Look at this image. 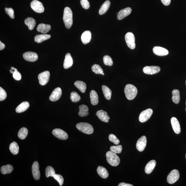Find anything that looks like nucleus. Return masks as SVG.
Returning <instances> with one entry per match:
<instances>
[{"instance_id":"obj_30","label":"nucleus","mask_w":186,"mask_h":186,"mask_svg":"<svg viewBox=\"0 0 186 186\" xmlns=\"http://www.w3.org/2000/svg\"><path fill=\"white\" fill-rule=\"evenodd\" d=\"M24 23L28 26V28L30 30L34 29L36 26V21L34 19L31 17H28L24 20Z\"/></svg>"},{"instance_id":"obj_14","label":"nucleus","mask_w":186,"mask_h":186,"mask_svg":"<svg viewBox=\"0 0 186 186\" xmlns=\"http://www.w3.org/2000/svg\"><path fill=\"white\" fill-rule=\"evenodd\" d=\"M32 173L34 179L36 180H39L40 178V172L39 170V166L38 162L35 161L32 166Z\"/></svg>"},{"instance_id":"obj_19","label":"nucleus","mask_w":186,"mask_h":186,"mask_svg":"<svg viewBox=\"0 0 186 186\" xmlns=\"http://www.w3.org/2000/svg\"><path fill=\"white\" fill-rule=\"evenodd\" d=\"M171 123L173 129L176 134H179L181 132V127L178 119L175 117H172L171 119Z\"/></svg>"},{"instance_id":"obj_55","label":"nucleus","mask_w":186,"mask_h":186,"mask_svg":"<svg viewBox=\"0 0 186 186\" xmlns=\"http://www.w3.org/2000/svg\"><path fill=\"white\" fill-rule=\"evenodd\" d=\"M185 157H186V155H185Z\"/></svg>"},{"instance_id":"obj_31","label":"nucleus","mask_w":186,"mask_h":186,"mask_svg":"<svg viewBox=\"0 0 186 186\" xmlns=\"http://www.w3.org/2000/svg\"><path fill=\"white\" fill-rule=\"evenodd\" d=\"M74 85L81 92L84 93L86 92L87 88L86 84L83 81H77L75 83Z\"/></svg>"},{"instance_id":"obj_44","label":"nucleus","mask_w":186,"mask_h":186,"mask_svg":"<svg viewBox=\"0 0 186 186\" xmlns=\"http://www.w3.org/2000/svg\"><path fill=\"white\" fill-rule=\"evenodd\" d=\"M5 11L6 14L9 15L11 18L14 19L15 18L14 11L12 8H5Z\"/></svg>"},{"instance_id":"obj_12","label":"nucleus","mask_w":186,"mask_h":186,"mask_svg":"<svg viewBox=\"0 0 186 186\" xmlns=\"http://www.w3.org/2000/svg\"><path fill=\"white\" fill-rule=\"evenodd\" d=\"M62 95V90L59 87H57L53 90L49 96V99L51 101H56L59 100Z\"/></svg>"},{"instance_id":"obj_1","label":"nucleus","mask_w":186,"mask_h":186,"mask_svg":"<svg viewBox=\"0 0 186 186\" xmlns=\"http://www.w3.org/2000/svg\"><path fill=\"white\" fill-rule=\"evenodd\" d=\"M73 12L69 7H66L64 10L63 20L67 29L71 28L73 24Z\"/></svg>"},{"instance_id":"obj_34","label":"nucleus","mask_w":186,"mask_h":186,"mask_svg":"<svg viewBox=\"0 0 186 186\" xmlns=\"http://www.w3.org/2000/svg\"><path fill=\"white\" fill-rule=\"evenodd\" d=\"M14 170V168L11 165L8 164L1 167V173L3 174L10 173Z\"/></svg>"},{"instance_id":"obj_33","label":"nucleus","mask_w":186,"mask_h":186,"mask_svg":"<svg viewBox=\"0 0 186 186\" xmlns=\"http://www.w3.org/2000/svg\"><path fill=\"white\" fill-rule=\"evenodd\" d=\"M172 100L173 102L176 104H178L180 101V94L179 90H174L172 92Z\"/></svg>"},{"instance_id":"obj_18","label":"nucleus","mask_w":186,"mask_h":186,"mask_svg":"<svg viewBox=\"0 0 186 186\" xmlns=\"http://www.w3.org/2000/svg\"><path fill=\"white\" fill-rule=\"evenodd\" d=\"M96 115L102 122L106 123L109 122L110 117L108 115L107 112L103 110H100L97 112Z\"/></svg>"},{"instance_id":"obj_4","label":"nucleus","mask_w":186,"mask_h":186,"mask_svg":"<svg viewBox=\"0 0 186 186\" xmlns=\"http://www.w3.org/2000/svg\"><path fill=\"white\" fill-rule=\"evenodd\" d=\"M78 129L83 133L90 134L94 132V128L92 125L88 123L80 122L76 125Z\"/></svg>"},{"instance_id":"obj_39","label":"nucleus","mask_w":186,"mask_h":186,"mask_svg":"<svg viewBox=\"0 0 186 186\" xmlns=\"http://www.w3.org/2000/svg\"><path fill=\"white\" fill-rule=\"evenodd\" d=\"M70 98L71 101L74 102H78L81 99L80 96L77 92H71Z\"/></svg>"},{"instance_id":"obj_52","label":"nucleus","mask_w":186,"mask_h":186,"mask_svg":"<svg viewBox=\"0 0 186 186\" xmlns=\"http://www.w3.org/2000/svg\"><path fill=\"white\" fill-rule=\"evenodd\" d=\"M15 68L14 67H11V69H13V70H14L15 69Z\"/></svg>"},{"instance_id":"obj_3","label":"nucleus","mask_w":186,"mask_h":186,"mask_svg":"<svg viewBox=\"0 0 186 186\" xmlns=\"http://www.w3.org/2000/svg\"><path fill=\"white\" fill-rule=\"evenodd\" d=\"M106 156L108 162L111 166H115L119 164L120 159L116 154L109 151L106 153Z\"/></svg>"},{"instance_id":"obj_56","label":"nucleus","mask_w":186,"mask_h":186,"mask_svg":"<svg viewBox=\"0 0 186 186\" xmlns=\"http://www.w3.org/2000/svg\"><path fill=\"white\" fill-rule=\"evenodd\" d=\"M185 83H186V80L185 81Z\"/></svg>"},{"instance_id":"obj_20","label":"nucleus","mask_w":186,"mask_h":186,"mask_svg":"<svg viewBox=\"0 0 186 186\" xmlns=\"http://www.w3.org/2000/svg\"><path fill=\"white\" fill-rule=\"evenodd\" d=\"M73 64V58L69 53L66 55L64 63V69H67L71 67Z\"/></svg>"},{"instance_id":"obj_23","label":"nucleus","mask_w":186,"mask_h":186,"mask_svg":"<svg viewBox=\"0 0 186 186\" xmlns=\"http://www.w3.org/2000/svg\"><path fill=\"white\" fill-rule=\"evenodd\" d=\"M156 165V162L155 160H152L148 163L145 167V172L146 174H149L152 172Z\"/></svg>"},{"instance_id":"obj_36","label":"nucleus","mask_w":186,"mask_h":186,"mask_svg":"<svg viewBox=\"0 0 186 186\" xmlns=\"http://www.w3.org/2000/svg\"><path fill=\"white\" fill-rule=\"evenodd\" d=\"M27 129L24 127L22 128L19 131L18 136L21 139H24L27 136L28 134Z\"/></svg>"},{"instance_id":"obj_50","label":"nucleus","mask_w":186,"mask_h":186,"mask_svg":"<svg viewBox=\"0 0 186 186\" xmlns=\"http://www.w3.org/2000/svg\"><path fill=\"white\" fill-rule=\"evenodd\" d=\"M5 48V45L3 44V43L0 41V50H3Z\"/></svg>"},{"instance_id":"obj_48","label":"nucleus","mask_w":186,"mask_h":186,"mask_svg":"<svg viewBox=\"0 0 186 186\" xmlns=\"http://www.w3.org/2000/svg\"><path fill=\"white\" fill-rule=\"evenodd\" d=\"M161 1L164 5L168 6L169 5L171 0H161Z\"/></svg>"},{"instance_id":"obj_25","label":"nucleus","mask_w":186,"mask_h":186,"mask_svg":"<svg viewBox=\"0 0 186 186\" xmlns=\"http://www.w3.org/2000/svg\"><path fill=\"white\" fill-rule=\"evenodd\" d=\"M97 172L100 177L103 179H106L109 176V173L107 170L103 166H98L97 169Z\"/></svg>"},{"instance_id":"obj_26","label":"nucleus","mask_w":186,"mask_h":186,"mask_svg":"<svg viewBox=\"0 0 186 186\" xmlns=\"http://www.w3.org/2000/svg\"><path fill=\"white\" fill-rule=\"evenodd\" d=\"M51 36L49 34H43L38 35L35 36V41L38 43H41L42 42L50 38Z\"/></svg>"},{"instance_id":"obj_46","label":"nucleus","mask_w":186,"mask_h":186,"mask_svg":"<svg viewBox=\"0 0 186 186\" xmlns=\"http://www.w3.org/2000/svg\"><path fill=\"white\" fill-rule=\"evenodd\" d=\"M80 3L83 8L87 9L90 8V4L88 0H80Z\"/></svg>"},{"instance_id":"obj_51","label":"nucleus","mask_w":186,"mask_h":186,"mask_svg":"<svg viewBox=\"0 0 186 186\" xmlns=\"http://www.w3.org/2000/svg\"><path fill=\"white\" fill-rule=\"evenodd\" d=\"M15 70H13L12 69H11L10 70V73H11L13 74V73H14V72L15 71Z\"/></svg>"},{"instance_id":"obj_53","label":"nucleus","mask_w":186,"mask_h":186,"mask_svg":"<svg viewBox=\"0 0 186 186\" xmlns=\"http://www.w3.org/2000/svg\"><path fill=\"white\" fill-rule=\"evenodd\" d=\"M102 75H104V73H103L102 74Z\"/></svg>"},{"instance_id":"obj_43","label":"nucleus","mask_w":186,"mask_h":186,"mask_svg":"<svg viewBox=\"0 0 186 186\" xmlns=\"http://www.w3.org/2000/svg\"><path fill=\"white\" fill-rule=\"evenodd\" d=\"M53 178L58 181L60 186H62L63 185L64 179L63 177H62V176L59 175V174H55L53 176Z\"/></svg>"},{"instance_id":"obj_27","label":"nucleus","mask_w":186,"mask_h":186,"mask_svg":"<svg viewBox=\"0 0 186 186\" xmlns=\"http://www.w3.org/2000/svg\"><path fill=\"white\" fill-rule=\"evenodd\" d=\"M91 103L93 105H97L99 102V97L97 93L95 91H91L90 94Z\"/></svg>"},{"instance_id":"obj_32","label":"nucleus","mask_w":186,"mask_h":186,"mask_svg":"<svg viewBox=\"0 0 186 186\" xmlns=\"http://www.w3.org/2000/svg\"><path fill=\"white\" fill-rule=\"evenodd\" d=\"M102 89L106 99L108 100L110 99L112 94V91L110 89L105 85H103L102 86Z\"/></svg>"},{"instance_id":"obj_37","label":"nucleus","mask_w":186,"mask_h":186,"mask_svg":"<svg viewBox=\"0 0 186 186\" xmlns=\"http://www.w3.org/2000/svg\"><path fill=\"white\" fill-rule=\"evenodd\" d=\"M45 176L47 178H48L49 176L53 177L56 174L55 171L52 166H48L45 169Z\"/></svg>"},{"instance_id":"obj_10","label":"nucleus","mask_w":186,"mask_h":186,"mask_svg":"<svg viewBox=\"0 0 186 186\" xmlns=\"http://www.w3.org/2000/svg\"><path fill=\"white\" fill-rule=\"evenodd\" d=\"M52 134L59 139L62 140L67 139L68 137L67 134L60 129H55L52 131Z\"/></svg>"},{"instance_id":"obj_17","label":"nucleus","mask_w":186,"mask_h":186,"mask_svg":"<svg viewBox=\"0 0 186 186\" xmlns=\"http://www.w3.org/2000/svg\"><path fill=\"white\" fill-rule=\"evenodd\" d=\"M132 9L130 7H127L122 9L117 14V18L119 20H121L128 16L131 13Z\"/></svg>"},{"instance_id":"obj_15","label":"nucleus","mask_w":186,"mask_h":186,"mask_svg":"<svg viewBox=\"0 0 186 186\" xmlns=\"http://www.w3.org/2000/svg\"><path fill=\"white\" fill-rule=\"evenodd\" d=\"M24 59L29 62H34L37 61L38 56L36 53L33 52H27L23 55Z\"/></svg>"},{"instance_id":"obj_11","label":"nucleus","mask_w":186,"mask_h":186,"mask_svg":"<svg viewBox=\"0 0 186 186\" xmlns=\"http://www.w3.org/2000/svg\"><path fill=\"white\" fill-rule=\"evenodd\" d=\"M144 73L148 75H153L159 73L160 68L159 66H146L143 69Z\"/></svg>"},{"instance_id":"obj_22","label":"nucleus","mask_w":186,"mask_h":186,"mask_svg":"<svg viewBox=\"0 0 186 186\" xmlns=\"http://www.w3.org/2000/svg\"><path fill=\"white\" fill-rule=\"evenodd\" d=\"M51 29V26L50 25L44 24H39L37 27V31L43 34L48 33Z\"/></svg>"},{"instance_id":"obj_42","label":"nucleus","mask_w":186,"mask_h":186,"mask_svg":"<svg viewBox=\"0 0 186 186\" xmlns=\"http://www.w3.org/2000/svg\"><path fill=\"white\" fill-rule=\"evenodd\" d=\"M109 139L110 141L114 143L115 145H118L120 143L119 140L114 134H110L109 136Z\"/></svg>"},{"instance_id":"obj_38","label":"nucleus","mask_w":186,"mask_h":186,"mask_svg":"<svg viewBox=\"0 0 186 186\" xmlns=\"http://www.w3.org/2000/svg\"><path fill=\"white\" fill-rule=\"evenodd\" d=\"M92 69L93 72L96 74H102L103 73V70L98 64H94L93 65Z\"/></svg>"},{"instance_id":"obj_7","label":"nucleus","mask_w":186,"mask_h":186,"mask_svg":"<svg viewBox=\"0 0 186 186\" xmlns=\"http://www.w3.org/2000/svg\"><path fill=\"white\" fill-rule=\"evenodd\" d=\"M153 112L152 110L150 108L142 111L140 113L139 117V120L140 122L144 123L147 121L150 118L152 115Z\"/></svg>"},{"instance_id":"obj_28","label":"nucleus","mask_w":186,"mask_h":186,"mask_svg":"<svg viewBox=\"0 0 186 186\" xmlns=\"http://www.w3.org/2000/svg\"><path fill=\"white\" fill-rule=\"evenodd\" d=\"M79 108L78 115L80 117H85L88 115L89 108L87 106L83 104L79 106Z\"/></svg>"},{"instance_id":"obj_47","label":"nucleus","mask_w":186,"mask_h":186,"mask_svg":"<svg viewBox=\"0 0 186 186\" xmlns=\"http://www.w3.org/2000/svg\"><path fill=\"white\" fill-rule=\"evenodd\" d=\"M13 78L16 80H20L22 78V75L20 72L18 71L17 70L15 71L13 73Z\"/></svg>"},{"instance_id":"obj_2","label":"nucleus","mask_w":186,"mask_h":186,"mask_svg":"<svg viewBox=\"0 0 186 186\" xmlns=\"http://www.w3.org/2000/svg\"><path fill=\"white\" fill-rule=\"evenodd\" d=\"M124 93L127 99L132 100L136 97L137 94L138 90L134 85L128 84L125 87Z\"/></svg>"},{"instance_id":"obj_5","label":"nucleus","mask_w":186,"mask_h":186,"mask_svg":"<svg viewBox=\"0 0 186 186\" xmlns=\"http://www.w3.org/2000/svg\"><path fill=\"white\" fill-rule=\"evenodd\" d=\"M125 39L127 44L129 48L131 49L135 48V39L133 34L131 32L127 33L125 35Z\"/></svg>"},{"instance_id":"obj_21","label":"nucleus","mask_w":186,"mask_h":186,"mask_svg":"<svg viewBox=\"0 0 186 186\" xmlns=\"http://www.w3.org/2000/svg\"><path fill=\"white\" fill-rule=\"evenodd\" d=\"M91 38H92V34L90 31L87 30L83 32L81 35V41L83 44L86 45L90 42Z\"/></svg>"},{"instance_id":"obj_49","label":"nucleus","mask_w":186,"mask_h":186,"mask_svg":"<svg viewBox=\"0 0 186 186\" xmlns=\"http://www.w3.org/2000/svg\"><path fill=\"white\" fill-rule=\"evenodd\" d=\"M119 186H133L134 185L131 184L126 183H120L118 185Z\"/></svg>"},{"instance_id":"obj_45","label":"nucleus","mask_w":186,"mask_h":186,"mask_svg":"<svg viewBox=\"0 0 186 186\" xmlns=\"http://www.w3.org/2000/svg\"><path fill=\"white\" fill-rule=\"evenodd\" d=\"M7 95L6 92L3 89L0 87V101H2L6 98Z\"/></svg>"},{"instance_id":"obj_40","label":"nucleus","mask_w":186,"mask_h":186,"mask_svg":"<svg viewBox=\"0 0 186 186\" xmlns=\"http://www.w3.org/2000/svg\"><path fill=\"white\" fill-rule=\"evenodd\" d=\"M122 149L121 145L112 146L110 148V151L116 154H120L122 152Z\"/></svg>"},{"instance_id":"obj_29","label":"nucleus","mask_w":186,"mask_h":186,"mask_svg":"<svg viewBox=\"0 0 186 186\" xmlns=\"http://www.w3.org/2000/svg\"><path fill=\"white\" fill-rule=\"evenodd\" d=\"M110 2L109 1H106L101 7L99 10V14L100 15H102L107 12L108 9L109 8L110 6Z\"/></svg>"},{"instance_id":"obj_24","label":"nucleus","mask_w":186,"mask_h":186,"mask_svg":"<svg viewBox=\"0 0 186 186\" xmlns=\"http://www.w3.org/2000/svg\"><path fill=\"white\" fill-rule=\"evenodd\" d=\"M29 107V102L27 101L22 102L17 107L16 111L18 113H22L26 111Z\"/></svg>"},{"instance_id":"obj_9","label":"nucleus","mask_w":186,"mask_h":186,"mask_svg":"<svg viewBox=\"0 0 186 186\" xmlns=\"http://www.w3.org/2000/svg\"><path fill=\"white\" fill-rule=\"evenodd\" d=\"M50 76V73L48 71H45L40 73L38 76L40 84L42 86H44L47 84L49 81Z\"/></svg>"},{"instance_id":"obj_35","label":"nucleus","mask_w":186,"mask_h":186,"mask_svg":"<svg viewBox=\"0 0 186 186\" xmlns=\"http://www.w3.org/2000/svg\"><path fill=\"white\" fill-rule=\"evenodd\" d=\"M9 150L14 155L17 154L19 151V147L17 143L15 142L11 143L9 146Z\"/></svg>"},{"instance_id":"obj_6","label":"nucleus","mask_w":186,"mask_h":186,"mask_svg":"<svg viewBox=\"0 0 186 186\" xmlns=\"http://www.w3.org/2000/svg\"><path fill=\"white\" fill-rule=\"evenodd\" d=\"M180 178L179 172L177 170H173L170 173L167 178L168 183L170 184H173L178 181Z\"/></svg>"},{"instance_id":"obj_16","label":"nucleus","mask_w":186,"mask_h":186,"mask_svg":"<svg viewBox=\"0 0 186 186\" xmlns=\"http://www.w3.org/2000/svg\"><path fill=\"white\" fill-rule=\"evenodd\" d=\"M153 51L155 55L158 56H164L169 54L168 51L166 49L161 47H155L153 48Z\"/></svg>"},{"instance_id":"obj_54","label":"nucleus","mask_w":186,"mask_h":186,"mask_svg":"<svg viewBox=\"0 0 186 186\" xmlns=\"http://www.w3.org/2000/svg\"><path fill=\"white\" fill-rule=\"evenodd\" d=\"M185 103H186V101ZM185 110H186V107Z\"/></svg>"},{"instance_id":"obj_8","label":"nucleus","mask_w":186,"mask_h":186,"mask_svg":"<svg viewBox=\"0 0 186 186\" xmlns=\"http://www.w3.org/2000/svg\"><path fill=\"white\" fill-rule=\"evenodd\" d=\"M31 8L36 12L41 13L44 12V8L43 3L37 0H34L30 3Z\"/></svg>"},{"instance_id":"obj_41","label":"nucleus","mask_w":186,"mask_h":186,"mask_svg":"<svg viewBox=\"0 0 186 186\" xmlns=\"http://www.w3.org/2000/svg\"><path fill=\"white\" fill-rule=\"evenodd\" d=\"M104 64L106 66H112L113 65V62L110 57L108 55L104 56L103 58Z\"/></svg>"},{"instance_id":"obj_13","label":"nucleus","mask_w":186,"mask_h":186,"mask_svg":"<svg viewBox=\"0 0 186 186\" xmlns=\"http://www.w3.org/2000/svg\"><path fill=\"white\" fill-rule=\"evenodd\" d=\"M147 138L142 136L138 140L136 143V148L138 151L142 152L145 150L147 145Z\"/></svg>"}]
</instances>
